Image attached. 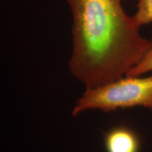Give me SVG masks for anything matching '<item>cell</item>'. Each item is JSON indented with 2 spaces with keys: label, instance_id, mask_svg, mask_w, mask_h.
I'll use <instances>...</instances> for the list:
<instances>
[{
  "label": "cell",
  "instance_id": "7a4b0ae2",
  "mask_svg": "<svg viewBox=\"0 0 152 152\" xmlns=\"http://www.w3.org/2000/svg\"><path fill=\"white\" fill-rule=\"evenodd\" d=\"M142 106L152 111V75L127 76L94 88L86 89L77 101L72 114L88 110L110 112Z\"/></svg>",
  "mask_w": 152,
  "mask_h": 152
},
{
  "label": "cell",
  "instance_id": "6da1fadb",
  "mask_svg": "<svg viewBox=\"0 0 152 152\" xmlns=\"http://www.w3.org/2000/svg\"><path fill=\"white\" fill-rule=\"evenodd\" d=\"M73 15L69 68L86 89L126 75L152 47L121 0H66Z\"/></svg>",
  "mask_w": 152,
  "mask_h": 152
},
{
  "label": "cell",
  "instance_id": "5b68a950",
  "mask_svg": "<svg viewBox=\"0 0 152 152\" xmlns=\"http://www.w3.org/2000/svg\"><path fill=\"white\" fill-rule=\"evenodd\" d=\"M152 71V47L146 52L141 60L128 71L127 76H140Z\"/></svg>",
  "mask_w": 152,
  "mask_h": 152
},
{
  "label": "cell",
  "instance_id": "3957f363",
  "mask_svg": "<svg viewBox=\"0 0 152 152\" xmlns=\"http://www.w3.org/2000/svg\"><path fill=\"white\" fill-rule=\"evenodd\" d=\"M106 152H140V141L137 133L128 127L117 126L106 133Z\"/></svg>",
  "mask_w": 152,
  "mask_h": 152
},
{
  "label": "cell",
  "instance_id": "277c9868",
  "mask_svg": "<svg viewBox=\"0 0 152 152\" xmlns=\"http://www.w3.org/2000/svg\"><path fill=\"white\" fill-rule=\"evenodd\" d=\"M137 9L132 17L137 26L140 27L152 23V0H138Z\"/></svg>",
  "mask_w": 152,
  "mask_h": 152
}]
</instances>
